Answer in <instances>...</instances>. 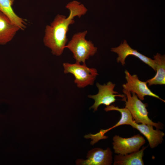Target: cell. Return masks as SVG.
<instances>
[{"instance_id": "15", "label": "cell", "mask_w": 165, "mask_h": 165, "mask_svg": "<svg viewBox=\"0 0 165 165\" xmlns=\"http://www.w3.org/2000/svg\"><path fill=\"white\" fill-rule=\"evenodd\" d=\"M14 0H0V11L6 16L14 24L20 29L26 28V23L22 18L14 12L12 6Z\"/></svg>"}, {"instance_id": "14", "label": "cell", "mask_w": 165, "mask_h": 165, "mask_svg": "<svg viewBox=\"0 0 165 165\" xmlns=\"http://www.w3.org/2000/svg\"><path fill=\"white\" fill-rule=\"evenodd\" d=\"M156 73L153 78L147 80L146 82L148 86L163 85L165 84V56L157 53L154 55Z\"/></svg>"}, {"instance_id": "5", "label": "cell", "mask_w": 165, "mask_h": 165, "mask_svg": "<svg viewBox=\"0 0 165 165\" xmlns=\"http://www.w3.org/2000/svg\"><path fill=\"white\" fill-rule=\"evenodd\" d=\"M96 86L98 89V93L96 95L88 96L89 97L94 101V104L90 108L93 109L94 111H97L101 105L106 106L110 105L116 101V97H120L123 99L126 97L124 94H119L118 92L114 90L116 85L110 81L103 85L97 82Z\"/></svg>"}, {"instance_id": "11", "label": "cell", "mask_w": 165, "mask_h": 165, "mask_svg": "<svg viewBox=\"0 0 165 165\" xmlns=\"http://www.w3.org/2000/svg\"><path fill=\"white\" fill-rule=\"evenodd\" d=\"M138 130L147 140L150 147L154 148L161 144L163 140L164 133L159 129L154 130L151 125L138 123L134 120L130 125Z\"/></svg>"}, {"instance_id": "12", "label": "cell", "mask_w": 165, "mask_h": 165, "mask_svg": "<svg viewBox=\"0 0 165 165\" xmlns=\"http://www.w3.org/2000/svg\"><path fill=\"white\" fill-rule=\"evenodd\" d=\"M20 29L0 11V44L11 41Z\"/></svg>"}, {"instance_id": "9", "label": "cell", "mask_w": 165, "mask_h": 165, "mask_svg": "<svg viewBox=\"0 0 165 165\" xmlns=\"http://www.w3.org/2000/svg\"><path fill=\"white\" fill-rule=\"evenodd\" d=\"M111 51L117 53L118 57L116 60L118 63L120 62L122 65L125 64V60L130 55L136 57L141 61L152 68L155 72V63L154 59L147 57L138 52L137 50L131 48L127 42L126 40H124L118 47L112 48Z\"/></svg>"}, {"instance_id": "13", "label": "cell", "mask_w": 165, "mask_h": 165, "mask_svg": "<svg viewBox=\"0 0 165 165\" xmlns=\"http://www.w3.org/2000/svg\"><path fill=\"white\" fill-rule=\"evenodd\" d=\"M147 147H143L139 151L125 155L117 154L114 157V165H144V152Z\"/></svg>"}, {"instance_id": "7", "label": "cell", "mask_w": 165, "mask_h": 165, "mask_svg": "<svg viewBox=\"0 0 165 165\" xmlns=\"http://www.w3.org/2000/svg\"><path fill=\"white\" fill-rule=\"evenodd\" d=\"M124 72L127 82L122 85L123 89L135 93L141 101L144 100L145 96H148L157 98L165 102V100L151 90L146 82L140 80L137 75H131L127 70H126Z\"/></svg>"}, {"instance_id": "8", "label": "cell", "mask_w": 165, "mask_h": 165, "mask_svg": "<svg viewBox=\"0 0 165 165\" xmlns=\"http://www.w3.org/2000/svg\"><path fill=\"white\" fill-rule=\"evenodd\" d=\"M106 112L111 111H116L119 112L121 114V117L119 121L114 125L111 127L106 129L100 130V131L95 134H90L85 136L86 138H90L92 140L91 144L94 145L100 140L106 139L108 137L105 135V134L110 130L122 125H131L134 121L133 117L128 109L127 108H119L118 106H115L111 105L105 108Z\"/></svg>"}, {"instance_id": "3", "label": "cell", "mask_w": 165, "mask_h": 165, "mask_svg": "<svg viewBox=\"0 0 165 165\" xmlns=\"http://www.w3.org/2000/svg\"><path fill=\"white\" fill-rule=\"evenodd\" d=\"M87 33L85 31L74 34L65 46V48H68L72 52L76 62L85 64L86 61L97 51V48L94 46L92 42L85 39Z\"/></svg>"}, {"instance_id": "10", "label": "cell", "mask_w": 165, "mask_h": 165, "mask_svg": "<svg viewBox=\"0 0 165 165\" xmlns=\"http://www.w3.org/2000/svg\"><path fill=\"white\" fill-rule=\"evenodd\" d=\"M86 160L78 159L77 165H110L112 161V152L108 148L104 150L100 148H96L89 151Z\"/></svg>"}, {"instance_id": "6", "label": "cell", "mask_w": 165, "mask_h": 165, "mask_svg": "<svg viewBox=\"0 0 165 165\" xmlns=\"http://www.w3.org/2000/svg\"><path fill=\"white\" fill-rule=\"evenodd\" d=\"M112 139L113 148L117 154L125 155L138 151L145 143L144 138L139 134L128 138L115 135Z\"/></svg>"}, {"instance_id": "4", "label": "cell", "mask_w": 165, "mask_h": 165, "mask_svg": "<svg viewBox=\"0 0 165 165\" xmlns=\"http://www.w3.org/2000/svg\"><path fill=\"white\" fill-rule=\"evenodd\" d=\"M63 66L64 73H70L74 75V82L79 88L93 85L98 75L96 69L89 68L86 64H81L77 62L74 64L64 63L63 64Z\"/></svg>"}, {"instance_id": "1", "label": "cell", "mask_w": 165, "mask_h": 165, "mask_svg": "<svg viewBox=\"0 0 165 165\" xmlns=\"http://www.w3.org/2000/svg\"><path fill=\"white\" fill-rule=\"evenodd\" d=\"M66 7L70 11L68 17L57 14L50 24L46 26L43 37L45 45L57 56L61 55L65 48L68 40L66 34L69 25L75 23L74 18L80 17L87 10L83 4L76 1L68 3Z\"/></svg>"}, {"instance_id": "2", "label": "cell", "mask_w": 165, "mask_h": 165, "mask_svg": "<svg viewBox=\"0 0 165 165\" xmlns=\"http://www.w3.org/2000/svg\"><path fill=\"white\" fill-rule=\"evenodd\" d=\"M123 91L126 97L123 99L125 102V108L129 111L136 123L151 125L157 129H162L163 127L161 123L154 122L149 119L146 104L143 103L135 93L123 89Z\"/></svg>"}]
</instances>
